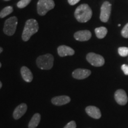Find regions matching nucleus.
Segmentation results:
<instances>
[{
	"mask_svg": "<svg viewBox=\"0 0 128 128\" xmlns=\"http://www.w3.org/2000/svg\"><path fill=\"white\" fill-rule=\"evenodd\" d=\"M3 51V49L1 47H0V54Z\"/></svg>",
	"mask_w": 128,
	"mask_h": 128,
	"instance_id": "25",
	"label": "nucleus"
},
{
	"mask_svg": "<svg viewBox=\"0 0 128 128\" xmlns=\"http://www.w3.org/2000/svg\"><path fill=\"white\" fill-rule=\"evenodd\" d=\"M86 112L87 114L93 119H98L102 116V113L100 109L96 106H90L86 108Z\"/></svg>",
	"mask_w": 128,
	"mask_h": 128,
	"instance_id": "13",
	"label": "nucleus"
},
{
	"mask_svg": "<svg viewBox=\"0 0 128 128\" xmlns=\"http://www.w3.org/2000/svg\"><path fill=\"white\" fill-rule=\"evenodd\" d=\"M122 70L124 71V74L128 76V65H125V64L122 65Z\"/></svg>",
	"mask_w": 128,
	"mask_h": 128,
	"instance_id": "23",
	"label": "nucleus"
},
{
	"mask_svg": "<svg viewBox=\"0 0 128 128\" xmlns=\"http://www.w3.org/2000/svg\"><path fill=\"white\" fill-rule=\"evenodd\" d=\"M1 63L0 62V68H1Z\"/></svg>",
	"mask_w": 128,
	"mask_h": 128,
	"instance_id": "27",
	"label": "nucleus"
},
{
	"mask_svg": "<svg viewBox=\"0 0 128 128\" xmlns=\"http://www.w3.org/2000/svg\"><path fill=\"white\" fill-rule=\"evenodd\" d=\"M53 104L55 106H63L66 104L71 102V98L67 96H60L54 97L51 100Z\"/></svg>",
	"mask_w": 128,
	"mask_h": 128,
	"instance_id": "11",
	"label": "nucleus"
},
{
	"mask_svg": "<svg viewBox=\"0 0 128 128\" xmlns=\"http://www.w3.org/2000/svg\"><path fill=\"white\" fill-rule=\"evenodd\" d=\"M80 0H68V3L71 6H74L79 2Z\"/></svg>",
	"mask_w": 128,
	"mask_h": 128,
	"instance_id": "24",
	"label": "nucleus"
},
{
	"mask_svg": "<svg viewBox=\"0 0 128 128\" xmlns=\"http://www.w3.org/2000/svg\"><path fill=\"white\" fill-rule=\"evenodd\" d=\"M58 53L60 57L74 55L75 51L71 48L65 45H61L58 48Z\"/></svg>",
	"mask_w": 128,
	"mask_h": 128,
	"instance_id": "14",
	"label": "nucleus"
},
{
	"mask_svg": "<svg viewBox=\"0 0 128 128\" xmlns=\"http://www.w3.org/2000/svg\"><path fill=\"white\" fill-rule=\"evenodd\" d=\"M54 58L52 55L48 54L39 56L36 60V64L41 70H50L54 65Z\"/></svg>",
	"mask_w": 128,
	"mask_h": 128,
	"instance_id": "3",
	"label": "nucleus"
},
{
	"mask_svg": "<svg viewBox=\"0 0 128 128\" xmlns=\"http://www.w3.org/2000/svg\"><path fill=\"white\" fill-rule=\"evenodd\" d=\"M2 82H1V81H0V89H1V87H2Z\"/></svg>",
	"mask_w": 128,
	"mask_h": 128,
	"instance_id": "26",
	"label": "nucleus"
},
{
	"mask_svg": "<svg viewBox=\"0 0 128 128\" xmlns=\"http://www.w3.org/2000/svg\"><path fill=\"white\" fill-rule=\"evenodd\" d=\"M39 30V24L34 19H29L26 22L24 28L22 33V39L24 42L28 41L32 36L36 33Z\"/></svg>",
	"mask_w": 128,
	"mask_h": 128,
	"instance_id": "2",
	"label": "nucleus"
},
{
	"mask_svg": "<svg viewBox=\"0 0 128 128\" xmlns=\"http://www.w3.org/2000/svg\"><path fill=\"white\" fill-rule=\"evenodd\" d=\"M18 20L16 17H12L5 22L3 31L8 36H12L15 33Z\"/></svg>",
	"mask_w": 128,
	"mask_h": 128,
	"instance_id": "5",
	"label": "nucleus"
},
{
	"mask_svg": "<svg viewBox=\"0 0 128 128\" xmlns=\"http://www.w3.org/2000/svg\"><path fill=\"white\" fill-rule=\"evenodd\" d=\"M21 74H22V77L25 81L28 82H32L33 80V74H32V72L26 66H23L21 68Z\"/></svg>",
	"mask_w": 128,
	"mask_h": 128,
	"instance_id": "15",
	"label": "nucleus"
},
{
	"mask_svg": "<svg viewBox=\"0 0 128 128\" xmlns=\"http://www.w3.org/2000/svg\"><path fill=\"white\" fill-rule=\"evenodd\" d=\"M122 35L124 38H128V23L124 26L122 30Z\"/></svg>",
	"mask_w": 128,
	"mask_h": 128,
	"instance_id": "21",
	"label": "nucleus"
},
{
	"mask_svg": "<svg viewBox=\"0 0 128 128\" xmlns=\"http://www.w3.org/2000/svg\"><path fill=\"white\" fill-rule=\"evenodd\" d=\"M76 123L75 121H71L67 124L66 126H65L64 128H76Z\"/></svg>",
	"mask_w": 128,
	"mask_h": 128,
	"instance_id": "22",
	"label": "nucleus"
},
{
	"mask_svg": "<svg viewBox=\"0 0 128 128\" xmlns=\"http://www.w3.org/2000/svg\"><path fill=\"white\" fill-rule=\"evenodd\" d=\"M92 72L86 69H76L72 72V76L77 80H82L88 77Z\"/></svg>",
	"mask_w": 128,
	"mask_h": 128,
	"instance_id": "9",
	"label": "nucleus"
},
{
	"mask_svg": "<svg viewBox=\"0 0 128 128\" xmlns=\"http://www.w3.org/2000/svg\"><path fill=\"white\" fill-rule=\"evenodd\" d=\"M86 59L87 61L94 66H102L105 63L104 59L102 56L92 52L88 54Z\"/></svg>",
	"mask_w": 128,
	"mask_h": 128,
	"instance_id": "6",
	"label": "nucleus"
},
{
	"mask_svg": "<svg viewBox=\"0 0 128 128\" xmlns=\"http://www.w3.org/2000/svg\"><path fill=\"white\" fill-rule=\"evenodd\" d=\"M118 53L121 56L125 57L128 55V48L120 47L118 49Z\"/></svg>",
	"mask_w": 128,
	"mask_h": 128,
	"instance_id": "20",
	"label": "nucleus"
},
{
	"mask_svg": "<svg viewBox=\"0 0 128 128\" xmlns=\"http://www.w3.org/2000/svg\"><path fill=\"white\" fill-rule=\"evenodd\" d=\"M95 33L96 36L98 39H103L106 36L108 33V29L105 27H100V28H97L95 29Z\"/></svg>",
	"mask_w": 128,
	"mask_h": 128,
	"instance_id": "17",
	"label": "nucleus"
},
{
	"mask_svg": "<svg viewBox=\"0 0 128 128\" xmlns=\"http://www.w3.org/2000/svg\"><path fill=\"white\" fill-rule=\"evenodd\" d=\"M92 12L88 4H83L76 8L74 16L76 20L80 23H86L90 20Z\"/></svg>",
	"mask_w": 128,
	"mask_h": 128,
	"instance_id": "1",
	"label": "nucleus"
},
{
	"mask_svg": "<svg viewBox=\"0 0 128 128\" xmlns=\"http://www.w3.org/2000/svg\"><path fill=\"white\" fill-rule=\"evenodd\" d=\"M54 0H39L37 5L38 12L40 16H44L55 7Z\"/></svg>",
	"mask_w": 128,
	"mask_h": 128,
	"instance_id": "4",
	"label": "nucleus"
},
{
	"mask_svg": "<svg viewBox=\"0 0 128 128\" xmlns=\"http://www.w3.org/2000/svg\"><path fill=\"white\" fill-rule=\"evenodd\" d=\"M41 119V116L39 113H36L33 115L28 124V128H36L39 125Z\"/></svg>",
	"mask_w": 128,
	"mask_h": 128,
	"instance_id": "16",
	"label": "nucleus"
},
{
	"mask_svg": "<svg viewBox=\"0 0 128 128\" xmlns=\"http://www.w3.org/2000/svg\"><path fill=\"white\" fill-rule=\"evenodd\" d=\"M114 98L116 102L120 105L124 106L127 103L128 98L127 94L124 90H118L114 93Z\"/></svg>",
	"mask_w": 128,
	"mask_h": 128,
	"instance_id": "8",
	"label": "nucleus"
},
{
	"mask_svg": "<svg viewBox=\"0 0 128 128\" xmlns=\"http://www.w3.org/2000/svg\"><path fill=\"white\" fill-rule=\"evenodd\" d=\"M92 38V33L88 30H81L76 32L74 34V38L76 40L87 41Z\"/></svg>",
	"mask_w": 128,
	"mask_h": 128,
	"instance_id": "10",
	"label": "nucleus"
},
{
	"mask_svg": "<svg viewBox=\"0 0 128 128\" xmlns=\"http://www.w3.org/2000/svg\"><path fill=\"white\" fill-rule=\"evenodd\" d=\"M4 1H10V0H4Z\"/></svg>",
	"mask_w": 128,
	"mask_h": 128,
	"instance_id": "28",
	"label": "nucleus"
},
{
	"mask_svg": "<svg viewBox=\"0 0 128 128\" xmlns=\"http://www.w3.org/2000/svg\"><path fill=\"white\" fill-rule=\"evenodd\" d=\"M27 109H28V106L25 103H22L20 105H18L15 108L13 112L14 119L16 120L20 119L27 112Z\"/></svg>",
	"mask_w": 128,
	"mask_h": 128,
	"instance_id": "12",
	"label": "nucleus"
},
{
	"mask_svg": "<svg viewBox=\"0 0 128 128\" xmlns=\"http://www.w3.org/2000/svg\"><path fill=\"white\" fill-rule=\"evenodd\" d=\"M30 2H31V0H21L17 3V6L19 8H23L28 6Z\"/></svg>",
	"mask_w": 128,
	"mask_h": 128,
	"instance_id": "19",
	"label": "nucleus"
},
{
	"mask_svg": "<svg viewBox=\"0 0 128 128\" xmlns=\"http://www.w3.org/2000/svg\"><path fill=\"white\" fill-rule=\"evenodd\" d=\"M13 12V8L12 6H7L3 8L0 12V18H4Z\"/></svg>",
	"mask_w": 128,
	"mask_h": 128,
	"instance_id": "18",
	"label": "nucleus"
},
{
	"mask_svg": "<svg viewBox=\"0 0 128 128\" xmlns=\"http://www.w3.org/2000/svg\"><path fill=\"white\" fill-rule=\"evenodd\" d=\"M112 11V4L108 1H105L102 4L101 7V12L100 18L101 21L104 23L108 22L110 18Z\"/></svg>",
	"mask_w": 128,
	"mask_h": 128,
	"instance_id": "7",
	"label": "nucleus"
}]
</instances>
